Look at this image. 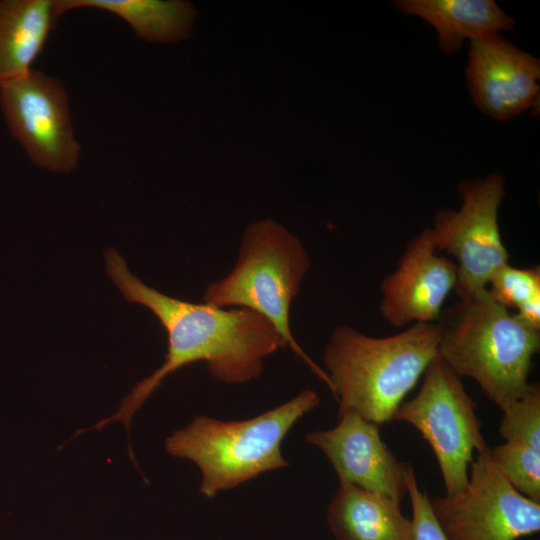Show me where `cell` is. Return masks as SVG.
Listing matches in <instances>:
<instances>
[{
  "instance_id": "6da1fadb",
  "label": "cell",
  "mask_w": 540,
  "mask_h": 540,
  "mask_svg": "<svg viewBox=\"0 0 540 540\" xmlns=\"http://www.w3.org/2000/svg\"><path fill=\"white\" fill-rule=\"evenodd\" d=\"M105 262L109 277L126 300L145 306L160 321L168 335V350L162 366L133 387L116 413L86 430H100L118 420L129 432L133 415L162 380L188 364L204 361L216 380L241 384L257 378L264 358L286 346L272 324L252 310L165 295L131 273L114 249L106 251Z\"/></svg>"
},
{
  "instance_id": "7a4b0ae2",
  "label": "cell",
  "mask_w": 540,
  "mask_h": 540,
  "mask_svg": "<svg viewBox=\"0 0 540 540\" xmlns=\"http://www.w3.org/2000/svg\"><path fill=\"white\" fill-rule=\"evenodd\" d=\"M439 341L437 322L412 324L388 337L367 336L348 325L335 327L323 363L339 403L338 415L353 412L379 426L392 421L439 356Z\"/></svg>"
},
{
  "instance_id": "3957f363",
  "label": "cell",
  "mask_w": 540,
  "mask_h": 540,
  "mask_svg": "<svg viewBox=\"0 0 540 540\" xmlns=\"http://www.w3.org/2000/svg\"><path fill=\"white\" fill-rule=\"evenodd\" d=\"M439 356L461 378L469 377L501 410L528 388L540 332L523 325L487 288L442 311Z\"/></svg>"
},
{
  "instance_id": "277c9868",
  "label": "cell",
  "mask_w": 540,
  "mask_h": 540,
  "mask_svg": "<svg viewBox=\"0 0 540 540\" xmlns=\"http://www.w3.org/2000/svg\"><path fill=\"white\" fill-rule=\"evenodd\" d=\"M320 403L313 390L244 421L197 416L165 441L175 457L193 461L202 473L200 493L214 497L262 473L288 466L281 443L293 425Z\"/></svg>"
},
{
  "instance_id": "5b68a950",
  "label": "cell",
  "mask_w": 540,
  "mask_h": 540,
  "mask_svg": "<svg viewBox=\"0 0 540 540\" xmlns=\"http://www.w3.org/2000/svg\"><path fill=\"white\" fill-rule=\"evenodd\" d=\"M310 259L300 240L273 220L250 224L243 235L232 271L210 283L205 303L252 310L266 318L288 346L323 382L329 378L296 342L290 329L289 312Z\"/></svg>"
},
{
  "instance_id": "8992f818",
  "label": "cell",
  "mask_w": 540,
  "mask_h": 540,
  "mask_svg": "<svg viewBox=\"0 0 540 540\" xmlns=\"http://www.w3.org/2000/svg\"><path fill=\"white\" fill-rule=\"evenodd\" d=\"M423 375L416 396L398 406L392 421L411 424L429 443L440 467L445 496L451 497L467 486L474 452L488 444L476 415L477 405L462 378L440 356Z\"/></svg>"
},
{
  "instance_id": "52a82bcc",
  "label": "cell",
  "mask_w": 540,
  "mask_h": 540,
  "mask_svg": "<svg viewBox=\"0 0 540 540\" xmlns=\"http://www.w3.org/2000/svg\"><path fill=\"white\" fill-rule=\"evenodd\" d=\"M504 178L495 172L481 179L464 180L458 187V210H441L431 228L435 248L455 259L458 299L487 288L494 274L509 263L502 241L498 209L503 199Z\"/></svg>"
},
{
  "instance_id": "ba28073f",
  "label": "cell",
  "mask_w": 540,
  "mask_h": 540,
  "mask_svg": "<svg viewBox=\"0 0 540 540\" xmlns=\"http://www.w3.org/2000/svg\"><path fill=\"white\" fill-rule=\"evenodd\" d=\"M476 452L467 486L430 502L447 540H517L540 530V503L517 491L490 458Z\"/></svg>"
},
{
  "instance_id": "9c48e42d",
  "label": "cell",
  "mask_w": 540,
  "mask_h": 540,
  "mask_svg": "<svg viewBox=\"0 0 540 540\" xmlns=\"http://www.w3.org/2000/svg\"><path fill=\"white\" fill-rule=\"evenodd\" d=\"M0 105L12 135L35 165L57 173L76 167L80 146L60 81L31 69L0 83Z\"/></svg>"
},
{
  "instance_id": "30bf717a",
  "label": "cell",
  "mask_w": 540,
  "mask_h": 540,
  "mask_svg": "<svg viewBox=\"0 0 540 540\" xmlns=\"http://www.w3.org/2000/svg\"><path fill=\"white\" fill-rule=\"evenodd\" d=\"M431 228L406 246L397 268L380 285V312L393 327L434 323L457 284L453 260L438 254Z\"/></svg>"
},
{
  "instance_id": "8fae6325",
  "label": "cell",
  "mask_w": 540,
  "mask_h": 540,
  "mask_svg": "<svg viewBox=\"0 0 540 540\" xmlns=\"http://www.w3.org/2000/svg\"><path fill=\"white\" fill-rule=\"evenodd\" d=\"M379 427L356 413L344 412L334 428L309 432L306 440L323 451L340 482L401 504L410 463L396 458L382 440Z\"/></svg>"
},
{
  "instance_id": "7c38bea8",
  "label": "cell",
  "mask_w": 540,
  "mask_h": 540,
  "mask_svg": "<svg viewBox=\"0 0 540 540\" xmlns=\"http://www.w3.org/2000/svg\"><path fill=\"white\" fill-rule=\"evenodd\" d=\"M466 75L474 104L492 118H513L538 100L539 59L499 33L470 41Z\"/></svg>"
},
{
  "instance_id": "4fadbf2b",
  "label": "cell",
  "mask_w": 540,
  "mask_h": 540,
  "mask_svg": "<svg viewBox=\"0 0 540 540\" xmlns=\"http://www.w3.org/2000/svg\"><path fill=\"white\" fill-rule=\"evenodd\" d=\"M327 522L337 540H413L412 519L400 504L348 482H340Z\"/></svg>"
},
{
  "instance_id": "5bb4252c",
  "label": "cell",
  "mask_w": 540,
  "mask_h": 540,
  "mask_svg": "<svg viewBox=\"0 0 540 540\" xmlns=\"http://www.w3.org/2000/svg\"><path fill=\"white\" fill-rule=\"evenodd\" d=\"M393 4L399 11L430 23L447 54L457 52L465 39L509 30L515 23L492 0H398Z\"/></svg>"
},
{
  "instance_id": "9a60e30c",
  "label": "cell",
  "mask_w": 540,
  "mask_h": 540,
  "mask_svg": "<svg viewBox=\"0 0 540 540\" xmlns=\"http://www.w3.org/2000/svg\"><path fill=\"white\" fill-rule=\"evenodd\" d=\"M58 18L55 0L0 1V83L31 70Z\"/></svg>"
},
{
  "instance_id": "2e32d148",
  "label": "cell",
  "mask_w": 540,
  "mask_h": 540,
  "mask_svg": "<svg viewBox=\"0 0 540 540\" xmlns=\"http://www.w3.org/2000/svg\"><path fill=\"white\" fill-rule=\"evenodd\" d=\"M58 16L75 8L111 12L133 28L138 37L158 43H174L189 37L196 16L186 1L170 0H55Z\"/></svg>"
},
{
  "instance_id": "e0dca14e",
  "label": "cell",
  "mask_w": 540,
  "mask_h": 540,
  "mask_svg": "<svg viewBox=\"0 0 540 540\" xmlns=\"http://www.w3.org/2000/svg\"><path fill=\"white\" fill-rule=\"evenodd\" d=\"M492 462L522 495L540 503V449L517 441L489 448Z\"/></svg>"
},
{
  "instance_id": "ac0fdd59",
  "label": "cell",
  "mask_w": 540,
  "mask_h": 540,
  "mask_svg": "<svg viewBox=\"0 0 540 540\" xmlns=\"http://www.w3.org/2000/svg\"><path fill=\"white\" fill-rule=\"evenodd\" d=\"M499 432L506 441L540 449V387L530 383L526 391L502 410Z\"/></svg>"
},
{
  "instance_id": "d6986e66",
  "label": "cell",
  "mask_w": 540,
  "mask_h": 540,
  "mask_svg": "<svg viewBox=\"0 0 540 540\" xmlns=\"http://www.w3.org/2000/svg\"><path fill=\"white\" fill-rule=\"evenodd\" d=\"M487 289L498 303L516 311L540 297V269L518 268L508 263L494 274Z\"/></svg>"
},
{
  "instance_id": "ffe728a7",
  "label": "cell",
  "mask_w": 540,
  "mask_h": 540,
  "mask_svg": "<svg viewBox=\"0 0 540 540\" xmlns=\"http://www.w3.org/2000/svg\"><path fill=\"white\" fill-rule=\"evenodd\" d=\"M407 493L412 506L413 540H447L433 513L428 494L418 488L411 464L407 471Z\"/></svg>"
},
{
  "instance_id": "44dd1931",
  "label": "cell",
  "mask_w": 540,
  "mask_h": 540,
  "mask_svg": "<svg viewBox=\"0 0 540 540\" xmlns=\"http://www.w3.org/2000/svg\"><path fill=\"white\" fill-rule=\"evenodd\" d=\"M537 540H539V539H537Z\"/></svg>"
}]
</instances>
